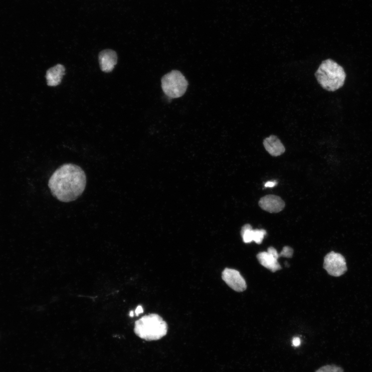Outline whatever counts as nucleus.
I'll use <instances>...</instances> for the list:
<instances>
[{"mask_svg": "<svg viewBox=\"0 0 372 372\" xmlns=\"http://www.w3.org/2000/svg\"><path fill=\"white\" fill-rule=\"evenodd\" d=\"M257 258L261 265L273 273L282 268L278 261L280 258L279 254L274 247H269L267 252L259 253Z\"/></svg>", "mask_w": 372, "mask_h": 372, "instance_id": "nucleus-7", "label": "nucleus"}, {"mask_svg": "<svg viewBox=\"0 0 372 372\" xmlns=\"http://www.w3.org/2000/svg\"><path fill=\"white\" fill-rule=\"evenodd\" d=\"M266 234L264 229L253 230V241L258 244H262Z\"/></svg>", "mask_w": 372, "mask_h": 372, "instance_id": "nucleus-13", "label": "nucleus"}, {"mask_svg": "<svg viewBox=\"0 0 372 372\" xmlns=\"http://www.w3.org/2000/svg\"><path fill=\"white\" fill-rule=\"evenodd\" d=\"M222 278L236 292H242L247 289L246 281L238 270L226 268L223 272Z\"/></svg>", "mask_w": 372, "mask_h": 372, "instance_id": "nucleus-6", "label": "nucleus"}, {"mask_svg": "<svg viewBox=\"0 0 372 372\" xmlns=\"http://www.w3.org/2000/svg\"><path fill=\"white\" fill-rule=\"evenodd\" d=\"M315 372H344L343 368L335 365H326L321 367Z\"/></svg>", "mask_w": 372, "mask_h": 372, "instance_id": "nucleus-14", "label": "nucleus"}, {"mask_svg": "<svg viewBox=\"0 0 372 372\" xmlns=\"http://www.w3.org/2000/svg\"><path fill=\"white\" fill-rule=\"evenodd\" d=\"M315 76L321 87L330 92L341 88L346 78L343 67L330 59L321 63Z\"/></svg>", "mask_w": 372, "mask_h": 372, "instance_id": "nucleus-2", "label": "nucleus"}, {"mask_svg": "<svg viewBox=\"0 0 372 372\" xmlns=\"http://www.w3.org/2000/svg\"><path fill=\"white\" fill-rule=\"evenodd\" d=\"M87 177L81 167L65 164L59 167L49 180V188L53 195L63 202L77 200L85 190Z\"/></svg>", "mask_w": 372, "mask_h": 372, "instance_id": "nucleus-1", "label": "nucleus"}, {"mask_svg": "<svg viewBox=\"0 0 372 372\" xmlns=\"http://www.w3.org/2000/svg\"><path fill=\"white\" fill-rule=\"evenodd\" d=\"M324 268L329 275L335 277L342 276L347 270L345 258L340 253L333 251L325 256Z\"/></svg>", "mask_w": 372, "mask_h": 372, "instance_id": "nucleus-5", "label": "nucleus"}, {"mask_svg": "<svg viewBox=\"0 0 372 372\" xmlns=\"http://www.w3.org/2000/svg\"><path fill=\"white\" fill-rule=\"evenodd\" d=\"M189 83L178 71H172L165 75L161 79V87L164 93L172 98H178L184 94Z\"/></svg>", "mask_w": 372, "mask_h": 372, "instance_id": "nucleus-4", "label": "nucleus"}, {"mask_svg": "<svg viewBox=\"0 0 372 372\" xmlns=\"http://www.w3.org/2000/svg\"><path fill=\"white\" fill-rule=\"evenodd\" d=\"M259 205L263 210L270 213H279L284 209L285 206L283 200L275 195H267L262 198Z\"/></svg>", "mask_w": 372, "mask_h": 372, "instance_id": "nucleus-8", "label": "nucleus"}, {"mask_svg": "<svg viewBox=\"0 0 372 372\" xmlns=\"http://www.w3.org/2000/svg\"><path fill=\"white\" fill-rule=\"evenodd\" d=\"M133 315H134L133 314V311H130V312L129 313L130 316L132 317V316H133Z\"/></svg>", "mask_w": 372, "mask_h": 372, "instance_id": "nucleus-19", "label": "nucleus"}, {"mask_svg": "<svg viewBox=\"0 0 372 372\" xmlns=\"http://www.w3.org/2000/svg\"><path fill=\"white\" fill-rule=\"evenodd\" d=\"M294 250L293 249L288 246L284 247L283 250L279 254L280 257H283L287 258H291L292 257L293 255Z\"/></svg>", "mask_w": 372, "mask_h": 372, "instance_id": "nucleus-15", "label": "nucleus"}, {"mask_svg": "<svg viewBox=\"0 0 372 372\" xmlns=\"http://www.w3.org/2000/svg\"><path fill=\"white\" fill-rule=\"evenodd\" d=\"M143 312V309L141 306H139L136 311H135V313H136L137 316H138L140 314H141Z\"/></svg>", "mask_w": 372, "mask_h": 372, "instance_id": "nucleus-18", "label": "nucleus"}, {"mask_svg": "<svg viewBox=\"0 0 372 372\" xmlns=\"http://www.w3.org/2000/svg\"><path fill=\"white\" fill-rule=\"evenodd\" d=\"M99 62L102 71L105 73L111 72L117 64V54L112 50H104L99 55Z\"/></svg>", "mask_w": 372, "mask_h": 372, "instance_id": "nucleus-9", "label": "nucleus"}, {"mask_svg": "<svg viewBox=\"0 0 372 372\" xmlns=\"http://www.w3.org/2000/svg\"><path fill=\"white\" fill-rule=\"evenodd\" d=\"M278 182L277 181H267L265 184V188H274L277 184Z\"/></svg>", "mask_w": 372, "mask_h": 372, "instance_id": "nucleus-16", "label": "nucleus"}, {"mask_svg": "<svg viewBox=\"0 0 372 372\" xmlns=\"http://www.w3.org/2000/svg\"><path fill=\"white\" fill-rule=\"evenodd\" d=\"M300 339L298 337H295L293 339L292 343L295 347L299 346L300 344Z\"/></svg>", "mask_w": 372, "mask_h": 372, "instance_id": "nucleus-17", "label": "nucleus"}, {"mask_svg": "<svg viewBox=\"0 0 372 372\" xmlns=\"http://www.w3.org/2000/svg\"><path fill=\"white\" fill-rule=\"evenodd\" d=\"M253 230L252 226L249 224L244 225L241 231V235L243 241L246 244L253 242Z\"/></svg>", "mask_w": 372, "mask_h": 372, "instance_id": "nucleus-12", "label": "nucleus"}, {"mask_svg": "<svg viewBox=\"0 0 372 372\" xmlns=\"http://www.w3.org/2000/svg\"><path fill=\"white\" fill-rule=\"evenodd\" d=\"M266 150L273 156L277 157L283 154L285 148L280 140L274 135L266 138L263 142Z\"/></svg>", "mask_w": 372, "mask_h": 372, "instance_id": "nucleus-10", "label": "nucleus"}, {"mask_svg": "<svg viewBox=\"0 0 372 372\" xmlns=\"http://www.w3.org/2000/svg\"><path fill=\"white\" fill-rule=\"evenodd\" d=\"M65 71V67L61 64H58L49 69L46 73L48 85L50 87L58 86L61 82Z\"/></svg>", "mask_w": 372, "mask_h": 372, "instance_id": "nucleus-11", "label": "nucleus"}, {"mask_svg": "<svg viewBox=\"0 0 372 372\" xmlns=\"http://www.w3.org/2000/svg\"><path fill=\"white\" fill-rule=\"evenodd\" d=\"M166 323L157 314L143 316L135 323L134 331L141 339L147 341H156L166 335Z\"/></svg>", "mask_w": 372, "mask_h": 372, "instance_id": "nucleus-3", "label": "nucleus"}]
</instances>
